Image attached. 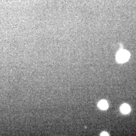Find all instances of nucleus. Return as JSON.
Here are the masks:
<instances>
[{"label": "nucleus", "instance_id": "f257e3e1", "mask_svg": "<svg viewBox=\"0 0 136 136\" xmlns=\"http://www.w3.org/2000/svg\"><path fill=\"white\" fill-rule=\"evenodd\" d=\"M130 53L125 50H121L116 55V60L120 63H123L127 61L129 59Z\"/></svg>", "mask_w": 136, "mask_h": 136}, {"label": "nucleus", "instance_id": "f03ea898", "mask_svg": "<svg viewBox=\"0 0 136 136\" xmlns=\"http://www.w3.org/2000/svg\"><path fill=\"white\" fill-rule=\"evenodd\" d=\"M121 113L123 114H128L131 111V108L127 104H123L120 108Z\"/></svg>", "mask_w": 136, "mask_h": 136}, {"label": "nucleus", "instance_id": "7ed1b4c3", "mask_svg": "<svg viewBox=\"0 0 136 136\" xmlns=\"http://www.w3.org/2000/svg\"><path fill=\"white\" fill-rule=\"evenodd\" d=\"M98 106L102 110H106L108 107V104L106 100H101L98 104Z\"/></svg>", "mask_w": 136, "mask_h": 136}, {"label": "nucleus", "instance_id": "20e7f679", "mask_svg": "<svg viewBox=\"0 0 136 136\" xmlns=\"http://www.w3.org/2000/svg\"><path fill=\"white\" fill-rule=\"evenodd\" d=\"M101 136H109V134L106 132H102L101 134H100Z\"/></svg>", "mask_w": 136, "mask_h": 136}]
</instances>
